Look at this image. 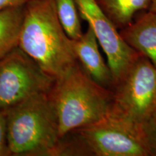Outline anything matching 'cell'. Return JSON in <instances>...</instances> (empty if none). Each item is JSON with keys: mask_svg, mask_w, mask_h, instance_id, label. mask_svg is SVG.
<instances>
[{"mask_svg": "<svg viewBox=\"0 0 156 156\" xmlns=\"http://www.w3.org/2000/svg\"><path fill=\"white\" fill-rule=\"evenodd\" d=\"M142 136L149 156H156V114L142 126Z\"/></svg>", "mask_w": 156, "mask_h": 156, "instance_id": "cell-13", "label": "cell"}, {"mask_svg": "<svg viewBox=\"0 0 156 156\" xmlns=\"http://www.w3.org/2000/svg\"><path fill=\"white\" fill-rule=\"evenodd\" d=\"M150 11L156 12V0H152L151 7H150Z\"/></svg>", "mask_w": 156, "mask_h": 156, "instance_id": "cell-16", "label": "cell"}, {"mask_svg": "<svg viewBox=\"0 0 156 156\" xmlns=\"http://www.w3.org/2000/svg\"><path fill=\"white\" fill-rule=\"evenodd\" d=\"M119 30L133 22L140 13L147 11L152 0H95Z\"/></svg>", "mask_w": 156, "mask_h": 156, "instance_id": "cell-10", "label": "cell"}, {"mask_svg": "<svg viewBox=\"0 0 156 156\" xmlns=\"http://www.w3.org/2000/svg\"><path fill=\"white\" fill-rule=\"evenodd\" d=\"M0 156H10L7 140V121L3 110L0 109Z\"/></svg>", "mask_w": 156, "mask_h": 156, "instance_id": "cell-14", "label": "cell"}, {"mask_svg": "<svg viewBox=\"0 0 156 156\" xmlns=\"http://www.w3.org/2000/svg\"><path fill=\"white\" fill-rule=\"evenodd\" d=\"M112 90L108 116L142 135V126L156 111V68L140 54Z\"/></svg>", "mask_w": 156, "mask_h": 156, "instance_id": "cell-5", "label": "cell"}, {"mask_svg": "<svg viewBox=\"0 0 156 156\" xmlns=\"http://www.w3.org/2000/svg\"><path fill=\"white\" fill-rule=\"evenodd\" d=\"M18 47L54 78L77 62L54 0H32L25 5Z\"/></svg>", "mask_w": 156, "mask_h": 156, "instance_id": "cell-1", "label": "cell"}, {"mask_svg": "<svg viewBox=\"0 0 156 156\" xmlns=\"http://www.w3.org/2000/svg\"><path fill=\"white\" fill-rule=\"evenodd\" d=\"M12 156H55L60 137L48 93H39L4 110Z\"/></svg>", "mask_w": 156, "mask_h": 156, "instance_id": "cell-3", "label": "cell"}, {"mask_svg": "<svg viewBox=\"0 0 156 156\" xmlns=\"http://www.w3.org/2000/svg\"><path fill=\"white\" fill-rule=\"evenodd\" d=\"M119 33L130 47L147 57L156 68V12L140 13Z\"/></svg>", "mask_w": 156, "mask_h": 156, "instance_id": "cell-9", "label": "cell"}, {"mask_svg": "<svg viewBox=\"0 0 156 156\" xmlns=\"http://www.w3.org/2000/svg\"><path fill=\"white\" fill-rule=\"evenodd\" d=\"M56 13L66 34L71 39L83 35L80 16L75 0H54Z\"/></svg>", "mask_w": 156, "mask_h": 156, "instance_id": "cell-12", "label": "cell"}, {"mask_svg": "<svg viewBox=\"0 0 156 156\" xmlns=\"http://www.w3.org/2000/svg\"><path fill=\"white\" fill-rule=\"evenodd\" d=\"M156 114V111H155V113H154V114Z\"/></svg>", "mask_w": 156, "mask_h": 156, "instance_id": "cell-17", "label": "cell"}, {"mask_svg": "<svg viewBox=\"0 0 156 156\" xmlns=\"http://www.w3.org/2000/svg\"><path fill=\"white\" fill-rule=\"evenodd\" d=\"M55 156L149 155L141 134L107 116L60 138Z\"/></svg>", "mask_w": 156, "mask_h": 156, "instance_id": "cell-4", "label": "cell"}, {"mask_svg": "<svg viewBox=\"0 0 156 156\" xmlns=\"http://www.w3.org/2000/svg\"><path fill=\"white\" fill-rule=\"evenodd\" d=\"M75 58L84 71L95 82L112 90L114 79L112 70L106 64L98 48V41L90 27L77 39H71Z\"/></svg>", "mask_w": 156, "mask_h": 156, "instance_id": "cell-8", "label": "cell"}, {"mask_svg": "<svg viewBox=\"0 0 156 156\" xmlns=\"http://www.w3.org/2000/svg\"><path fill=\"white\" fill-rule=\"evenodd\" d=\"M49 95L57 115L60 138L106 118L113 100L112 90L93 80L77 61L55 78Z\"/></svg>", "mask_w": 156, "mask_h": 156, "instance_id": "cell-2", "label": "cell"}, {"mask_svg": "<svg viewBox=\"0 0 156 156\" xmlns=\"http://www.w3.org/2000/svg\"><path fill=\"white\" fill-rule=\"evenodd\" d=\"M55 78L48 75L18 46L0 58V109L48 93Z\"/></svg>", "mask_w": 156, "mask_h": 156, "instance_id": "cell-6", "label": "cell"}, {"mask_svg": "<svg viewBox=\"0 0 156 156\" xmlns=\"http://www.w3.org/2000/svg\"><path fill=\"white\" fill-rule=\"evenodd\" d=\"M32 0H0V10L24 6Z\"/></svg>", "mask_w": 156, "mask_h": 156, "instance_id": "cell-15", "label": "cell"}, {"mask_svg": "<svg viewBox=\"0 0 156 156\" xmlns=\"http://www.w3.org/2000/svg\"><path fill=\"white\" fill-rule=\"evenodd\" d=\"M25 6L0 10V58L18 46Z\"/></svg>", "mask_w": 156, "mask_h": 156, "instance_id": "cell-11", "label": "cell"}, {"mask_svg": "<svg viewBox=\"0 0 156 156\" xmlns=\"http://www.w3.org/2000/svg\"><path fill=\"white\" fill-rule=\"evenodd\" d=\"M80 16L93 29L104 51L114 84L126 73L140 55L121 36L117 29L95 0H75ZM114 87V86H113Z\"/></svg>", "mask_w": 156, "mask_h": 156, "instance_id": "cell-7", "label": "cell"}]
</instances>
